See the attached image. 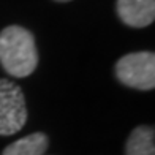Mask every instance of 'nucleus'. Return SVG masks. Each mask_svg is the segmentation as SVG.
<instances>
[{
  "instance_id": "0eeeda50",
  "label": "nucleus",
  "mask_w": 155,
  "mask_h": 155,
  "mask_svg": "<svg viewBox=\"0 0 155 155\" xmlns=\"http://www.w3.org/2000/svg\"><path fill=\"white\" fill-rule=\"evenodd\" d=\"M55 2H70V0H55Z\"/></svg>"
},
{
  "instance_id": "f03ea898",
  "label": "nucleus",
  "mask_w": 155,
  "mask_h": 155,
  "mask_svg": "<svg viewBox=\"0 0 155 155\" xmlns=\"http://www.w3.org/2000/svg\"><path fill=\"white\" fill-rule=\"evenodd\" d=\"M116 76L124 86L138 90H152L155 87V55L149 51L131 52L116 63Z\"/></svg>"
},
{
  "instance_id": "20e7f679",
  "label": "nucleus",
  "mask_w": 155,
  "mask_h": 155,
  "mask_svg": "<svg viewBox=\"0 0 155 155\" xmlns=\"http://www.w3.org/2000/svg\"><path fill=\"white\" fill-rule=\"evenodd\" d=\"M117 15L124 24L143 29L155 19V0H117Z\"/></svg>"
},
{
  "instance_id": "39448f33",
  "label": "nucleus",
  "mask_w": 155,
  "mask_h": 155,
  "mask_svg": "<svg viewBox=\"0 0 155 155\" xmlns=\"http://www.w3.org/2000/svg\"><path fill=\"white\" fill-rule=\"evenodd\" d=\"M153 127L139 125L130 133L125 144V155H155Z\"/></svg>"
},
{
  "instance_id": "423d86ee",
  "label": "nucleus",
  "mask_w": 155,
  "mask_h": 155,
  "mask_svg": "<svg viewBox=\"0 0 155 155\" xmlns=\"http://www.w3.org/2000/svg\"><path fill=\"white\" fill-rule=\"evenodd\" d=\"M49 139L45 133H32L3 149L2 155H46Z\"/></svg>"
},
{
  "instance_id": "7ed1b4c3",
  "label": "nucleus",
  "mask_w": 155,
  "mask_h": 155,
  "mask_svg": "<svg viewBox=\"0 0 155 155\" xmlns=\"http://www.w3.org/2000/svg\"><path fill=\"white\" fill-rule=\"evenodd\" d=\"M27 122L25 98L18 84L0 78V136H11Z\"/></svg>"
},
{
  "instance_id": "f257e3e1",
  "label": "nucleus",
  "mask_w": 155,
  "mask_h": 155,
  "mask_svg": "<svg viewBox=\"0 0 155 155\" xmlns=\"http://www.w3.org/2000/svg\"><path fill=\"white\" fill-rule=\"evenodd\" d=\"M0 63L15 78H27L38 67L33 35L21 25H8L0 32Z\"/></svg>"
}]
</instances>
